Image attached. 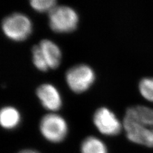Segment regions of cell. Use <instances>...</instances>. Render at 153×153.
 I'll return each mask as SVG.
<instances>
[{
  "label": "cell",
  "instance_id": "5",
  "mask_svg": "<svg viewBox=\"0 0 153 153\" xmlns=\"http://www.w3.org/2000/svg\"><path fill=\"white\" fill-rule=\"evenodd\" d=\"M93 120L98 130L107 136L117 135L123 126L114 113L106 107L98 108L93 115Z\"/></svg>",
  "mask_w": 153,
  "mask_h": 153
},
{
  "label": "cell",
  "instance_id": "7",
  "mask_svg": "<svg viewBox=\"0 0 153 153\" xmlns=\"http://www.w3.org/2000/svg\"><path fill=\"white\" fill-rule=\"evenodd\" d=\"M36 94L45 109L55 112L62 106V98L59 91L51 84H44L36 89Z\"/></svg>",
  "mask_w": 153,
  "mask_h": 153
},
{
  "label": "cell",
  "instance_id": "3",
  "mask_svg": "<svg viewBox=\"0 0 153 153\" xmlns=\"http://www.w3.org/2000/svg\"><path fill=\"white\" fill-rule=\"evenodd\" d=\"M66 81L70 89L75 93L88 90L95 80V74L91 67L80 64L71 67L66 73Z\"/></svg>",
  "mask_w": 153,
  "mask_h": 153
},
{
  "label": "cell",
  "instance_id": "12",
  "mask_svg": "<svg viewBox=\"0 0 153 153\" xmlns=\"http://www.w3.org/2000/svg\"><path fill=\"white\" fill-rule=\"evenodd\" d=\"M33 63L36 68L42 71H46L49 68L40 47L38 45H34L32 48Z\"/></svg>",
  "mask_w": 153,
  "mask_h": 153
},
{
  "label": "cell",
  "instance_id": "1",
  "mask_svg": "<svg viewBox=\"0 0 153 153\" xmlns=\"http://www.w3.org/2000/svg\"><path fill=\"white\" fill-rule=\"evenodd\" d=\"M1 28L4 35L10 40L22 42L31 35L33 25L27 16L21 13H14L3 19Z\"/></svg>",
  "mask_w": 153,
  "mask_h": 153
},
{
  "label": "cell",
  "instance_id": "9",
  "mask_svg": "<svg viewBox=\"0 0 153 153\" xmlns=\"http://www.w3.org/2000/svg\"><path fill=\"white\" fill-rule=\"evenodd\" d=\"M125 117L131 119L143 126H153V109L143 105H137L127 108Z\"/></svg>",
  "mask_w": 153,
  "mask_h": 153
},
{
  "label": "cell",
  "instance_id": "15",
  "mask_svg": "<svg viewBox=\"0 0 153 153\" xmlns=\"http://www.w3.org/2000/svg\"><path fill=\"white\" fill-rule=\"evenodd\" d=\"M18 153H40V152L33 149H24L21 151L20 152H19Z\"/></svg>",
  "mask_w": 153,
  "mask_h": 153
},
{
  "label": "cell",
  "instance_id": "2",
  "mask_svg": "<svg viewBox=\"0 0 153 153\" xmlns=\"http://www.w3.org/2000/svg\"><path fill=\"white\" fill-rule=\"evenodd\" d=\"M79 16L74 9L68 6H56L49 12V26L52 31L66 33L76 30Z\"/></svg>",
  "mask_w": 153,
  "mask_h": 153
},
{
  "label": "cell",
  "instance_id": "10",
  "mask_svg": "<svg viewBox=\"0 0 153 153\" xmlns=\"http://www.w3.org/2000/svg\"><path fill=\"white\" fill-rule=\"evenodd\" d=\"M21 116L20 112L15 107L11 106L4 107L0 112V123L6 130H13L20 124Z\"/></svg>",
  "mask_w": 153,
  "mask_h": 153
},
{
  "label": "cell",
  "instance_id": "13",
  "mask_svg": "<svg viewBox=\"0 0 153 153\" xmlns=\"http://www.w3.org/2000/svg\"><path fill=\"white\" fill-rule=\"evenodd\" d=\"M141 95L148 101L153 102V78H143L138 84Z\"/></svg>",
  "mask_w": 153,
  "mask_h": 153
},
{
  "label": "cell",
  "instance_id": "14",
  "mask_svg": "<svg viewBox=\"0 0 153 153\" xmlns=\"http://www.w3.org/2000/svg\"><path fill=\"white\" fill-rule=\"evenodd\" d=\"M30 3L31 7L39 12H49L57 6L55 0H32Z\"/></svg>",
  "mask_w": 153,
  "mask_h": 153
},
{
  "label": "cell",
  "instance_id": "11",
  "mask_svg": "<svg viewBox=\"0 0 153 153\" xmlns=\"http://www.w3.org/2000/svg\"><path fill=\"white\" fill-rule=\"evenodd\" d=\"M80 151L81 153H108L105 143L93 136L86 137L82 141Z\"/></svg>",
  "mask_w": 153,
  "mask_h": 153
},
{
  "label": "cell",
  "instance_id": "8",
  "mask_svg": "<svg viewBox=\"0 0 153 153\" xmlns=\"http://www.w3.org/2000/svg\"><path fill=\"white\" fill-rule=\"evenodd\" d=\"M39 46L49 68H57L61 61L62 55L59 47L54 42L47 39L42 40L40 42Z\"/></svg>",
  "mask_w": 153,
  "mask_h": 153
},
{
  "label": "cell",
  "instance_id": "4",
  "mask_svg": "<svg viewBox=\"0 0 153 153\" xmlns=\"http://www.w3.org/2000/svg\"><path fill=\"white\" fill-rule=\"evenodd\" d=\"M40 133L47 140L59 143L68 133V124L65 119L58 114H48L43 117L40 123Z\"/></svg>",
  "mask_w": 153,
  "mask_h": 153
},
{
  "label": "cell",
  "instance_id": "6",
  "mask_svg": "<svg viewBox=\"0 0 153 153\" xmlns=\"http://www.w3.org/2000/svg\"><path fill=\"white\" fill-rule=\"evenodd\" d=\"M123 125L129 140L137 144L153 147V128H147L125 116Z\"/></svg>",
  "mask_w": 153,
  "mask_h": 153
}]
</instances>
